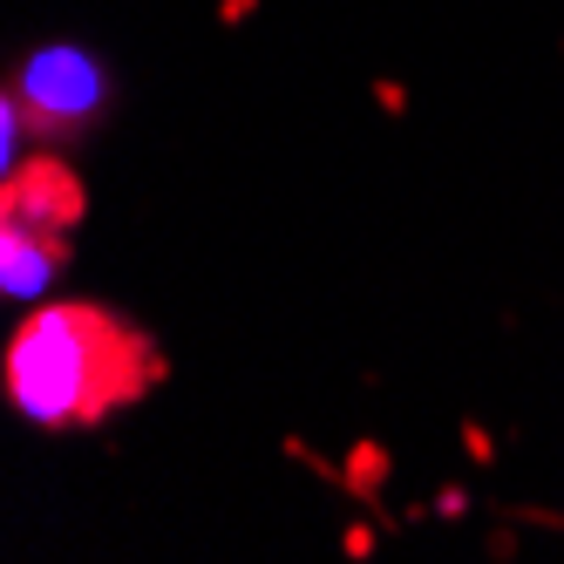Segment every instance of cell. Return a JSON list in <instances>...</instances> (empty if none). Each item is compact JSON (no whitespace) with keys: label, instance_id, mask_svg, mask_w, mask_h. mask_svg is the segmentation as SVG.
Masks as SVG:
<instances>
[{"label":"cell","instance_id":"6da1fadb","mask_svg":"<svg viewBox=\"0 0 564 564\" xmlns=\"http://www.w3.org/2000/svg\"><path fill=\"white\" fill-rule=\"evenodd\" d=\"M0 381H8V401L28 422L96 429L164 381V354L123 313L89 306V300H62V306L28 313L14 327Z\"/></svg>","mask_w":564,"mask_h":564},{"label":"cell","instance_id":"7a4b0ae2","mask_svg":"<svg viewBox=\"0 0 564 564\" xmlns=\"http://www.w3.org/2000/svg\"><path fill=\"white\" fill-rule=\"evenodd\" d=\"M83 184L55 156L0 177V300H34L75 252Z\"/></svg>","mask_w":564,"mask_h":564},{"label":"cell","instance_id":"3957f363","mask_svg":"<svg viewBox=\"0 0 564 564\" xmlns=\"http://www.w3.org/2000/svg\"><path fill=\"white\" fill-rule=\"evenodd\" d=\"M34 102H42V109H75V102H83V62H75V55H48L42 68H34Z\"/></svg>","mask_w":564,"mask_h":564},{"label":"cell","instance_id":"277c9868","mask_svg":"<svg viewBox=\"0 0 564 564\" xmlns=\"http://www.w3.org/2000/svg\"><path fill=\"white\" fill-rule=\"evenodd\" d=\"M14 143H21V116H14L8 96H0V177L14 171Z\"/></svg>","mask_w":564,"mask_h":564}]
</instances>
